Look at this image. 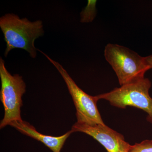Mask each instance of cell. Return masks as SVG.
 I'll return each instance as SVG.
<instances>
[{
  "mask_svg": "<svg viewBox=\"0 0 152 152\" xmlns=\"http://www.w3.org/2000/svg\"><path fill=\"white\" fill-rule=\"evenodd\" d=\"M0 27L6 42L5 56L14 49H23L33 58L37 56L34 45L36 39L43 35L42 22H31L26 18L21 19L17 15L7 14L0 18Z\"/></svg>",
  "mask_w": 152,
  "mask_h": 152,
  "instance_id": "cell-1",
  "label": "cell"
},
{
  "mask_svg": "<svg viewBox=\"0 0 152 152\" xmlns=\"http://www.w3.org/2000/svg\"><path fill=\"white\" fill-rule=\"evenodd\" d=\"M104 56L116 74L121 86L145 77L146 72L149 70L145 57L117 44H107Z\"/></svg>",
  "mask_w": 152,
  "mask_h": 152,
  "instance_id": "cell-2",
  "label": "cell"
},
{
  "mask_svg": "<svg viewBox=\"0 0 152 152\" xmlns=\"http://www.w3.org/2000/svg\"><path fill=\"white\" fill-rule=\"evenodd\" d=\"M151 85L149 79L144 77L98 95L97 97L99 100L103 99L120 108L131 106L141 109L148 114L147 121L152 123V98L149 95Z\"/></svg>",
  "mask_w": 152,
  "mask_h": 152,
  "instance_id": "cell-3",
  "label": "cell"
},
{
  "mask_svg": "<svg viewBox=\"0 0 152 152\" xmlns=\"http://www.w3.org/2000/svg\"><path fill=\"white\" fill-rule=\"evenodd\" d=\"M0 77L1 82L0 99L4 109V116L0 124L1 129L15 121H23L20 108L23 106L22 96L26 92V85L22 76L10 74L1 57Z\"/></svg>",
  "mask_w": 152,
  "mask_h": 152,
  "instance_id": "cell-4",
  "label": "cell"
},
{
  "mask_svg": "<svg viewBox=\"0 0 152 152\" xmlns=\"http://www.w3.org/2000/svg\"><path fill=\"white\" fill-rule=\"evenodd\" d=\"M38 51L45 55L49 61L56 67L65 82L69 92L72 96L76 109V116L78 122L88 124H104L98 110L97 96H93L83 91L71 78L62 66L40 50Z\"/></svg>",
  "mask_w": 152,
  "mask_h": 152,
  "instance_id": "cell-5",
  "label": "cell"
},
{
  "mask_svg": "<svg viewBox=\"0 0 152 152\" xmlns=\"http://www.w3.org/2000/svg\"><path fill=\"white\" fill-rule=\"evenodd\" d=\"M73 133L81 132L91 136L103 146L107 152H129L131 145L124 136L105 124H91L77 122L72 127Z\"/></svg>",
  "mask_w": 152,
  "mask_h": 152,
  "instance_id": "cell-6",
  "label": "cell"
},
{
  "mask_svg": "<svg viewBox=\"0 0 152 152\" xmlns=\"http://www.w3.org/2000/svg\"><path fill=\"white\" fill-rule=\"evenodd\" d=\"M10 126L16 129L22 134L42 143L53 152H60L66 140L73 133L71 130L60 137L46 135L38 132L29 123L23 121H15L11 123Z\"/></svg>",
  "mask_w": 152,
  "mask_h": 152,
  "instance_id": "cell-7",
  "label": "cell"
},
{
  "mask_svg": "<svg viewBox=\"0 0 152 152\" xmlns=\"http://www.w3.org/2000/svg\"><path fill=\"white\" fill-rule=\"evenodd\" d=\"M96 1H88L87 7L81 13L82 23H88L94 20L96 14Z\"/></svg>",
  "mask_w": 152,
  "mask_h": 152,
  "instance_id": "cell-8",
  "label": "cell"
},
{
  "mask_svg": "<svg viewBox=\"0 0 152 152\" xmlns=\"http://www.w3.org/2000/svg\"><path fill=\"white\" fill-rule=\"evenodd\" d=\"M129 152H152V140H145L140 143L131 145Z\"/></svg>",
  "mask_w": 152,
  "mask_h": 152,
  "instance_id": "cell-9",
  "label": "cell"
},
{
  "mask_svg": "<svg viewBox=\"0 0 152 152\" xmlns=\"http://www.w3.org/2000/svg\"><path fill=\"white\" fill-rule=\"evenodd\" d=\"M145 61L149 69H152V55L145 57Z\"/></svg>",
  "mask_w": 152,
  "mask_h": 152,
  "instance_id": "cell-10",
  "label": "cell"
}]
</instances>
